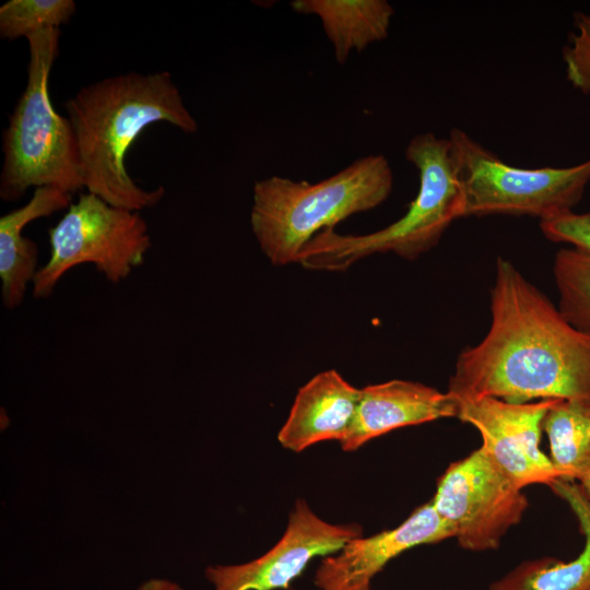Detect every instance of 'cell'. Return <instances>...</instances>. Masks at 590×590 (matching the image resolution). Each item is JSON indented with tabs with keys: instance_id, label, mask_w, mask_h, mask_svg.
I'll return each mask as SVG.
<instances>
[{
	"instance_id": "obj_16",
	"label": "cell",
	"mask_w": 590,
	"mask_h": 590,
	"mask_svg": "<svg viewBox=\"0 0 590 590\" xmlns=\"http://www.w3.org/2000/svg\"><path fill=\"white\" fill-rule=\"evenodd\" d=\"M290 5L296 13L319 17L340 64L352 51L384 40L394 14L386 0H294Z\"/></svg>"
},
{
	"instance_id": "obj_20",
	"label": "cell",
	"mask_w": 590,
	"mask_h": 590,
	"mask_svg": "<svg viewBox=\"0 0 590 590\" xmlns=\"http://www.w3.org/2000/svg\"><path fill=\"white\" fill-rule=\"evenodd\" d=\"M566 78L581 93L590 94V12L574 15V32L562 51Z\"/></svg>"
},
{
	"instance_id": "obj_19",
	"label": "cell",
	"mask_w": 590,
	"mask_h": 590,
	"mask_svg": "<svg viewBox=\"0 0 590 590\" xmlns=\"http://www.w3.org/2000/svg\"><path fill=\"white\" fill-rule=\"evenodd\" d=\"M73 0H9L0 7V36L7 40L59 28L75 13Z\"/></svg>"
},
{
	"instance_id": "obj_23",
	"label": "cell",
	"mask_w": 590,
	"mask_h": 590,
	"mask_svg": "<svg viewBox=\"0 0 590 590\" xmlns=\"http://www.w3.org/2000/svg\"><path fill=\"white\" fill-rule=\"evenodd\" d=\"M577 482L582 486L586 493L590 496V474L581 477Z\"/></svg>"
},
{
	"instance_id": "obj_4",
	"label": "cell",
	"mask_w": 590,
	"mask_h": 590,
	"mask_svg": "<svg viewBox=\"0 0 590 590\" xmlns=\"http://www.w3.org/2000/svg\"><path fill=\"white\" fill-rule=\"evenodd\" d=\"M405 157L418 172L420 188L403 216L365 235L324 229L304 246L297 263L311 270L342 271L370 255L393 252L414 260L434 248L465 210L449 139L432 132L416 134L405 148Z\"/></svg>"
},
{
	"instance_id": "obj_2",
	"label": "cell",
	"mask_w": 590,
	"mask_h": 590,
	"mask_svg": "<svg viewBox=\"0 0 590 590\" xmlns=\"http://www.w3.org/2000/svg\"><path fill=\"white\" fill-rule=\"evenodd\" d=\"M64 107L76 139L83 187L132 211L153 208L165 196L164 187L145 190L127 170L126 156L137 138L161 121L185 133L198 131L168 71L105 78L83 86Z\"/></svg>"
},
{
	"instance_id": "obj_3",
	"label": "cell",
	"mask_w": 590,
	"mask_h": 590,
	"mask_svg": "<svg viewBox=\"0 0 590 590\" xmlns=\"http://www.w3.org/2000/svg\"><path fill=\"white\" fill-rule=\"evenodd\" d=\"M392 187L393 172L382 154L363 156L318 182L280 176L257 180L251 231L272 264L297 263L302 249L317 234L378 206Z\"/></svg>"
},
{
	"instance_id": "obj_14",
	"label": "cell",
	"mask_w": 590,
	"mask_h": 590,
	"mask_svg": "<svg viewBox=\"0 0 590 590\" xmlns=\"http://www.w3.org/2000/svg\"><path fill=\"white\" fill-rule=\"evenodd\" d=\"M71 194L54 187L35 188L27 203L0 217V280L3 306L11 310L25 298L38 271V248L23 235L31 222L68 209Z\"/></svg>"
},
{
	"instance_id": "obj_15",
	"label": "cell",
	"mask_w": 590,
	"mask_h": 590,
	"mask_svg": "<svg viewBox=\"0 0 590 590\" xmlns=\"http://www.w3.org/2000/svg\"><path fill=\"white\" fill-rule=\"evenodd\" d=\"M551 489L574 512L585 538L581 552L569 562L553 557L521 563L489 586V590H590V496L575 481L555 480Z\"/></svg>"
},
{
	"instance_id": "obj_11",
	"label": "cell",
	"mask_w": 590,
	"mask_h": 590,
	"mask_svg": "<svg viewBox=\"0 0 590 590\" xmlns=\"http://www.w3.org/2000/svg\"><path fill=\"white\" fill-rule=\"evenodd\" d=\"M449 538H453V530L430 500L397 528L355 538L335 554L323 557L314 582L320 590H371L373 579L390 560L415 546Z\"/></svg>"
},
{
	"instance_id": "obj_22",
	"label": "cell",
	"mask_w": 590,
	"mask_h": 590,
	"mask_svg": "<svg viewBox=\"0 0 590 590\" xmlns=\"http://www.w3.org/2000/svg\"><path fill=\"white\" fill-rule=\"evenodd\" d=\"M135 590H185V589L180 585H178L177 582L170 579L154 577V578H150L143 581L141 585L138 586Z\"/></svg>"
},
{
	"instance_id": "obj_5",
	"label": "cell",
	"mask_w": 590,
	"mask_h": 590,
	"mask_svg": "<svg viewBox=\"0 0 590 590\" xmlns=\"http://www.w3.org/2000/svg\"><path fill=\"white\" fill-rule=\"evenodd\" d=\"M60 35L59 28H49L26 37L27 82L2 134L4 201L19 200L31 187H54L70 194L84 188L71 121L56 111L48 90Z\"/></svg>"
},
{
	"instance_id": "obj_12",
	"label": "cell",
	"mask_w": 590,
	"mask_h": 590,
	"mask_svg": "<svg viewBox=\"0 0 590 590\" xmlns=\"http://www.w3.org/2000/svg\"><path fill=\"white\" fill-rule=\"evenodd\" d=\"M458 400L421 382L393 379L361 389L352 426L340 442L355 451L369 440L393 429L444 417H457Z\"/></svg>"
},
{
	"instance_id": "obj_9",
	"label": "cell",
	"mask_w": 590,
	"mask_h": 590,
	"mask_svg": "<svg viewBox=\"0 0 590 590\" xmlns=\"http://www.w3.org/2000/svg\"><path fill=\"white\" fill-rule=\"evenodd\" d=\"M362 535L358 523L326 521L298 498L283 535L268 552L243 564L209 566L204 575L213 590L287 589L315 557L335 554Z\"/></svg>"
},
{
	"instance_id": "obj_18",
	"label": "cell",
	"mask_w": 590,
	"mask_h": 590,
	"mask_svg": "<svg viewBox=\"0 0 590 590\" xmlns=\"http://www.w3.org/2000/svg\"><path fill=\"white\" fill-rule=\"evenodd\" d=\"M553 273L558 310L571 326L590 332V252L562 248L555 255Z\"/></svg>"
},
{
	"instance_id": "obj_6",
	"label": "cell",
	"mask_w": 590,
	"mask_h": 590,
	"mask_svg": "<svg viewBox=\"0 0 590 590\" xmlns=\"http://www.w3.org/2000/svg\"><path fill=\"white\" fill-rule=\"evenodd\" d=\"M465 196L464 216L529 215L541 221L574 211L590 182V158L570 167L520 168L502 161L465 131L449 133Z\"/></svg>"
},
{
	"instance_id": "obj_17",
	"label": "cell",
	"mask_w": 590,
	"mask_h": 590,
	"mask_svg": "<svg viewBox=\"0 0 590 590\" xmlns=\"http://www.w3.org/2000/svg\"><path fill=\"white\" fill-rule=\"evenodd\" d=\"M543 430L560 480L590 474V394L556 399L544 416Z\"/></svg>"
},
{
	"instance_id": "obj_1",
	"label": "cell",
	"mask_w": 590,
	"mask_h": 590,
	"mask_svg": "<svg viewBox=\"0 0 590 590\" xmlns=\"http://www.w3.org/2000/svg\"><path fill=\"white\" fill-rule=\"evenodd\" d=\"M492 321L480 343L457 358L448 392L509 403L590 394V332L558 308L504 258L496 261Z\"/></svg>"
},
{
	"instance_id": "obj_10",
	"label": "cell",
	"mask_w": 590,
	"mask_h": 590,
	"mask_svg": "<svg viewBox=\"0 0 590 590\" xmlns=\"http://www.w3.org/2000/svg\"><path fill=\"white\" fill-rule=\"evenodd\" d=\"M457 400V418L479 430L483 450L518 487L550 485L560 479L540 448L543 420L556 399L529 403L493 397Z\"/></svg>"
},
{
	"instance_id": "obj_7",
	"label": "cell",
	"mask_w": 590,
	"mask_h": 590,
	"mask_svg": "<svg viewBox=\"0 0 590 590\" xmlns=\"http://www.w3.org/2000/svg\"><path fill=\"white\" fill-rule=\"evenodd\" d=\"M49 258L33 280V296L49 297L71 269L92 263L114 284L142 266L152 240L139 211L109 204L81 193L59 222L48 231Z\"/></svg>"
},
{
	"instance_id": "obj_21",
	"label": "cell",
	"mask_w": 590,
	"mask_h": 590,
	"mask_svg": "<svg viewBox=\"0 0 590 590\" xmlns=\"http://www.w3.org/2000/svg\"><path fill=\"white\" fill-rule=\"evenodd\" d=\"M543 235L553 243L569 244L590 252V212H566L550 220L541 221Z\"/></svg>"
},
{
	"instance_id": "obj_8",
	"label": "cell",
	"mask_w": 590,
	"mask_h": 590,
	"mask_svg": "<svg viewBox=\"0 0 590 590\" xmlns=\"http://www.w3.org/2000/svg\"><path fill=\"white\" fill-rule=\"evenodd\" d=\"M432 503L459 545L473 552L497 548L528 508L522 488L482 447L447 468L437 481Z\"/></svg>"
},
{
	"instance_id": "obj_13",
	"label": "cell",
	"mask_w": 590,
	"mask_h": 590,
	"mask_svg": "<svg viewBox=\"0 0 590 590\" xmlns=\"http://www.w3.org/2000/svg\"><path fill=\"white\" fill-rule=\"evenodd\" d=\"M359 396L361 389L337 370L317 374L298 390L278 434L279 442L294 452L321 441L341 442L352 426Z\"/></svg>"
}]
</instances>
